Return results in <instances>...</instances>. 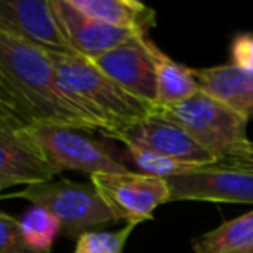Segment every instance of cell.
Returning <instances> with one entry per match:
<instances>
[{"label": "cell", "instance_id": "1", "mask_svg": "<svg viewBox=\"0 0 253 253\" xmlns=\"http://www.w3.org/2000/svg\"><path fill=\"white\" fill-rule=\"evenodd\" d=\"M0 108L18 126L97 130L61 92L49 50L5 33H0Z\"/></svg>", "mask_w": 253, "mask_h": 253}, {"label": "cell", "instance_id": "2", "mask_svg": "<svg viewBox=\"0 0 253 253\" xmlns=\"http://www.w3.org/2000/svg\"><path fill=\"white\" fill-rule=\"evenodd\" d=\"M50 59L61 92L102 134L122 130L153 113L155 106L123 90L92 59L75 52H50Z\"/></svg>", "mask_w": 253, "mask_h": 253}, {"label": "cell", "instance_id": "3", "mask_svg": "<svg viewBox=\"0 0 253 253\" xmlns=\"http://www.w3.org/2000/svg\"><path fill=\"white\" fill-rule=\"evenodd\" d=\"M165 118L184 128L217 162H234L250 146L248 120L220 101L200 90L179 104L155 108Z\"/></svg>", "mask_w": 253, "mask_h": 253}, {"label": "cell", "instance_id": "4", "mask_svg": "<svg viewBox=\"0 0 253 253\" xmlns=\"http://www.w3.org/2000/svg\"><path fill=\"white\" fill-rule=\"evenodd\" d=\"M9 198H18L49 210L61 224V234L80 238L85 232L99 231L116 218L92 182L80 184L68 179L28 186Z\"/></svg>", "mask_w": 253, "mask_h": 253}, {"label": "cell", "instance_id": "5", "mask_svg": "<svg viewBox=\"0 0 253 253\" xmlns=\"http://www.w3.org/2000/svg\"><path fill=\"white\" fill-rule=\"evenodd\" d=\"M26 139L37 148L54 173L64 170L95 173L128 172L125 163L106 142L92 139L85 130L70 126H19Z\"/></svg>", "mask_w": 253, "mask_h": 253}, {"label": "cell", "instance_id": "6", "mask_svg": "<svg viewBox=\"0 0 253 253\" xmlns=\"http://www.w3.org/2000/svg\"><path fill=\"white\" fill-rule=\"evenodd\" d=\"M90 182L116 222L126 220L130 225L153 220L156 208L170 201L167 179L148 173L130 170L123 173H95L90 177Z\"/></svg>", "mask_w": 253, "mask_h": 253}, {"label": "cell", "instance_id": "7", "mask_svg": "<svg viewBox=\"0 0 253 253\" xmlns=\"http://www.w3.org/2000/svg\"><path fill=\"white\" fill-rule=\"evenodd\" d=\"M170 201L253 205V170L217 162L167 179Z\"/></svg>", "mask_w": 253, "mask_h": 253}, {"label": "cell", "instance_id": "8", "mask_svg": "<svg viewBox=\"0 0 253 253\" xmlns=\"http://www.w3.org/2000/svg\"><path fill=\"white\" fill-rule=\"evenodd\" d=\"M106 139L120 141L122 144H134L158 153L167 158L187 163L194 167H205L217 163V158L205 151L184 128L172 120L165 118L155 111L146 118L125 126L122 130L102 134Z\"/></svg>", "mask_w": 253, "mask_h": 253}, {"label": "cell", "instance_id": "9", "mask_svg": "<svg viewBox=\"0 0 253 253\" xmlns=\"http://www.w3.org/2000/svg\"><path fill=\"white\" fill-rule=\"evenodd\" d=\"M156 45L149 35H134L115 49L95 57L94 64L123 90L155 106Z\"/></svg>", "mask_w": 253, "mask_h": 253}, {"label": "cell", "instance_id": "10", "mask_svg": "<svg viewBox=\"0 0 253 253\" xmlns=\"http://www.w3.org/2000/svg\"><path fill=\"white\" fill-rule=\"evenodd\" d=\"M0 33L49 52H73L50 0H0Z\"/></svg>", "mask_w": 253, "mask_h": 253}, {"label": "cell", "instance_id": "11", "mask_svg": "<svg viewBox=\"0 0 253 253\" xmlns=\"http://www.w3.org/2000/svg\"><path fill=\"white\" fill-rule=\"evenodd\" d=\"M56 177L16 123L0 120V193L12 186H35Z\"/></svg>", "mask_w": 253, "mask_h": 253}, {"label": "cell", "instance_id": "12", "mask_svg": "<svg viewBox=\"0 0 253 253\" xmlns=\"http://www.w3.org/2000/svg\"><path fill=\"white\" fill-rule=\"evenodd\" d=\"M50 2L71 50L87 59H95L130 37L139 35L130 30L118 28L84 14L70 0H50Z\"/></svg>", "mask_w": 253, "mask_h": 253}, {"label": "cell", "instance_id": "13", "mask_svg": "<svg viewBox=\"0 0 253 253\" xmlns=\"http://www.w3.org/2000/svg\"><path fill=\"white\" fill-rule=\"evenodd\" d=\"M200 88L227 108L234 109L246 120L253 118V71L234 64L210 68H194Z\"/></svg>", "mask_w": 253, "mask_h": 253}, {"label": "cell", "instance_id": "14", "mask_svg": "<svg viewBox=\"0 0 253 253\" xmlns=\"http://www.w3.org/2000/svg\"><path fill=\"white\" fill-rule=\"evenodd\" d=\"M84 14L139 35H149L156 25V11L137 0H70Z\"/></svg>", "mask_w": 253, "mask_h": 253}, {"label": "cell", "instance_id": "15", "mask_svg": "<svg viewBox=\"0 0 253 253\" xmlns=\"http://www.w3.org/2000/svg\"><path fill=\"white\" fill-rule=\"evenodd\" d=\"M156 63V101L155 108L179 104L201 90L193 68L173 61L162 49L155 50Z\"/></svg>", "mask_w": 253, "mask_h": 253}, {"label": "cell", "instance_id": "16", "mask_svg": "<svg viewBox=\"0 0 253 253\" xmlns=\"http://www.w3.org/2000/svg\"><path fill=\"white\" fill-rule=\"evenodd\" d=\"M194 253H253V210L193 239Z\"/></svg>", "mask_w": 253, "mask_h": 253}, {"label": "cell", "instance_id": "17", "mask_svg": "<svg viewBox=\"0 0 253 253\" xmlns=\"http://www.w3.org/2000/svg\"><path fill=\"white\" fill-rule=\"evenodd\" d=\"M21 232L25 243L35 253H50L56 238L61 234V224L49 210L33 207L21 218Z\"/></svg>", "mask_w": 253, "mask_h": 253}, {"label": "cell", "instance_id": "18", "mask_svg": "<svg viewBox=\"0 0 253 253\" xmlns=\"http://www.w3.org/2000/svg\"><path fill=\"white\" fill-rule=\"evenodd\" d=\"M125 148V158L130 163H134L141 173H148V175L162 177V179H170V177H177L187 173L194 169H200V167L187 165V163L177 162V160L167 158L158 153H153L149 149H144L141 146L134 144H123Z\"/></svg>", "mask_w": 253, "mask_h": 253}, {"label": "cell", "instance_id": "19", "mask_svg": "<svg viewBox=\"0 0 253 253\" xmlns=\"http://www.w3.org/2000/svg\"><path fill=\"white\" fill-rule=\"evenodd\" d=\"M135 225L126 224L122 231H92L85 232L77 239L73 253H123L126 239Z\"/></svg>", "mask_w": 253, "mask_h": 253}, {"label": "cell", "instance_id": "20", "mask_svg": "<svg viewBox=\"0 0 253 253\" xmlns=\"http://www.w3.org/2000/svg\"><path fill=\"white\" fill-rule=\"evenodd\" d=\"M0 253H35L26 246L18 218L0 211Z\"/></svg>", "mask_w": 253, "mask_h": 253}, {"label": "cell", "instance_id": "21", "mask_svg": "<svg viewBox=\"0 0 253 253\" xmlns=\"http://www.w3.org/2000/svg\"><path fill=\"white\" fill-rule=\"evenodd\" d=\"M231 64L253 71V33H238L231 42Z\"/></svg>", "mask_w": 253, "mask_h": 253}, {"label": "cell", "instance_id": "22", "mask_svg": "<svg viewBox=\"0 0 253 253\" xmlns=\"http://www.w3.org/2000/svg\"><path fill=\"white\" fill-rule=\"evenodd\" d=\"M224 163H229V165H236V167H243V169L253 170V142H250L248 149H246V153L241 156V158L234 160V162H224Z\"/></svg>", "mask_w": 253, "mask_h": 253}, {"label": "cell", "instance_id": "23", "mask_svg": "<svg viewBox=\"0 0 253 253\" xmlns=\"http://www.w3.org/2000/svg\"><path fill=\"white\" fill-rule=\"evenodd\" d=\"M0 120H7V122H11V120L7 118V115H5L4 109H2V108H0Z\"/></svg>", "mask_w": 253, "mask_h": 253}]
</instances>
